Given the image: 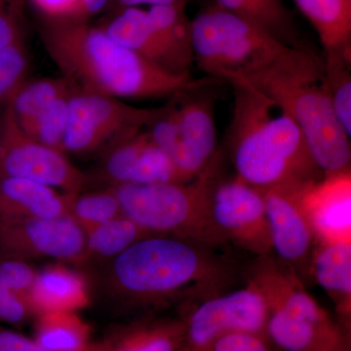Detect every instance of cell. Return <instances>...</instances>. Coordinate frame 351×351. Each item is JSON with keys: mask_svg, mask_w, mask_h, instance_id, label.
Returning <instances> with one entry per match:
<instances>
[{"mask_svg": "<svg viewBox=\"0 0 351 351\" xmlns=\"http://www.w3.org/2000/svg\"><path fill=\"white\" fill-rule=\"evenodd\" d=\"M21 0H0V49L25 39Z\"/></svg>", "mask_w": 351, "mask_h": 351, "instance_id": "cell-33", "label": "cell"}, {"mask_svg": "<svg viewBox=\"0 0 351 351\" xmlns=\"http://www.w3.org/2000/svg\"><path fill=\"white\" fill-rule=\"evenodd\" d=\"M267 304L251 280L244 288L201 300L186 316L182 351H208L219 337L228 332L265 334Z\"/></svg>", "mask_w": 351, "mask_h": 351, "instance_id": "cell-9", "label": "cell"}, {"mask_svg": "<svg viewBox=\"0 0 351 351\" xmlns=\"http://www.w3.org/2000/svg\"><path fill=\"white\" fill-rule=\"evenodd\" d=\"M299 199L316 243H351L350 169L302 184Z\"/></svg>", "mask_w": 351, "mask_h": 351, "instance_id": "cell-15", "label": "cell"}, {"mask_svg": "<svg viewBox=\"0 0 351 351\" xmlns=\"http://www.w3.org/2000/svg\"><path fill=\"white\" fill-rule=\"evenodd\" d=\"M41 39L73 89L120 99L171 97L193 82L138 56L99 25L78 17H44Z\"/></svg>", "mask_w": 351, "mask_h": 351, "instance_id": "cell-1", "label": "cell"}, {"mask_svg": "<svg viewBox=\"0 0 351 351\" xmlns=\"http://www.w3.org/2000/svg\"><path fill=\"white\" fill-rule=\"evenodd\" d=\"M216 4L258 25L285 45L304 46L293 14L283 0H216Z\"/></svg>", "mask_w": 351, "mask_h": 351, "instance_id": "cell-21", "label": "cell"}, {"mask_svg": "<svg viewBox=\"0 0 351 351\" xmlns=\"http://www.w3.org/2000/svg\"><path fill=\"white\" fill-rule=\"evenodd\" d=\"M219 80H193L189 86L173 95L179 127V147L173 163L182 181L195 180L207 167L218 151L215 105Z\"/></svg>", "mask_w": 351, "mask_h": 351, "instance_id": "cell-10", "label": "cell"}, {"mask_svg": "<svg viewBox=\"0 0 351 351\" xmlns=\"http://www.w3.org/2000/svg\"><path fill=\"white\" fill-rule=\"evenodd\" d=\"M98 25L120 45L164 71L177 75H191L152 24L147 10L130 7L112 11Z\"/></svg>", "mask_w": 351, "mask_h": 351, "instance_id": "cell-16", "label": "cell"}, {"mask_svg": "<svg viewBox=\"0 0 351 351\" xmlns=\"http://www.w3.org/2000/svg\"><path fill=\"white\" fill-rule=\"evenodd\" d=\"M184 5H154L147 11L152 24L169 44L184 68L191 73L195 63L193 54L191 20Z\"/></svg>", "mask_w": 351, "mask_h": 351, "instance_id": "cell-26", "label": "cell"}, {"mask_svg": "<svg viewBox=\"0 0 351 351\" xmlns=\"http://www.w3.org/2000/svg\"><path fill=\"white\" fill-rule=\"evenodd\" d=\"M63 263L47 265L38 270L29 295L38 315L47 311L78 313L89 304L86 277Z\"/></svg>", "mask_w": 351, "mask_h": 351, "instance_id": "cell-18", "label": "cell"}, {"mask_svg": "<svg viewBox=\"0 0 351 351\" xmlns=\"http://www.w3.org/2000/svg\"><path fill=\"white\" fill-rule=\"evenodd\" d=\"M309 276L331 298L348 332L351 315V243L315 245Z\"/></svg>", "mask_w": 351, "mask_h": 351, "instance_id": "cell-19", "label": "cell"}, {"mask_svg": "<svg viewBox=\"0 0 351 351\" xmlns=\"http://www.w3.org/2000/svg\"><path fill=\"white\" fill-rule=\"evenodd\" d=\"M301 186L261 189L269 221L272 251L298 274H309L315 237L300 202Z\"/></svg>", "mask_w": 351, "mask_h": 351, "instance_id": "cell-14", "label": "cell"}, {"mask_svg": "<svg viewBox=\"0 0 351 351\" xmlns=\"http://www.w3.org/2000/svg\"><path fill=\"white\" fill-rule=\"evenodd\" d=\"M189 0H154V5H188Z\"/></svg>", "mask_w": 351, "mask_h": 351, "instance_id": "cell-40", "label": "cell"}, {"mask_svg": "<svg viewBox=\"0 0 351 351\" xmlns=\"http://www.w3.org/2000/svg\"><path fill=\"white\" fill-rule=\"evenodd\" d=\"M29 64L25 39L0 49V108L29 78Z\"/></svg>", "mask_w": 351, "mask_h": 351, "instance_id": "cell-30", "label": "cell"}, {"mask_svg": "<svg viewBox=\"0 0 351 351\" xmlns=\"http://www.w3.org/2000/svg\"><path fill=\"white\" fill-rule=\"evenodd\" d=\"M0 175L39 182L64 193H80L92 181L66 154L27 136L9 104L0 108Z\"/></svg>", "mask_w": 351, "mask_h": 351, "instance_id": "cell-8", "label": "cell"}, {"mask_svg": "<svg viewBox=\"0 0 351 351\" xmlns=\"http://www.w3.org/2000/svg\"><path fill=\"white\" fill-rule=\"evenodd\" d=\"M71 93V90L51 101L25 132L36 142L63 154L64 141L69 123Z\"/></svg>", "mask_w": 351, "mask_h": 351, "instance_id": "cell-29", "label": "cell"}, {"mask_svg": "<svg viewBox=\"0 0 351 351\" xmlns=\"http://www.w3.org/2000/svg\"><path fill=\"white\" fill-rule=\"evenodd\" d=\"M330 98L337 119L351 135V50L323 52Z\"/></svg>", "mask_w": 351, "mask_h": 351, "instance_id": "cell-28", "label": "cell"}, {"mask_svg": "<svg viewBox=\"0 0 351 351\" xmlns=\"http://www.w3.org/2000/svg\"><path fill=\"white\" fill-rule=\"evenodd\" d=\"M317 32L323 52L351 50V0H293Z\"/></svg>", "mask_w": 351, "mask_h": 351, "instance_id": "cell-20", "label": "cell"}, {"mask_svg": "<svg viewBox=\"0 0 351 351\" xmlns=\"http://www.w3.org/2000/svg\"><path fill=\"white\" fill-rule=\"evenodd\" d=\"M0 351H48L34 338L0 325Z\"/></svg>", "mask_w": 351, "mask_h": 351, "instance_id": "cell-35", "label": "cell"}, {"mask_svg": "<svg viewBox=\"0 0 351 351\" xmlns=\"http://www.w3.org/2000/svg\"><path fill=\"white\" fill-rule=\"evenodd\" d=\"M66 214V193L39 182L0 175V226Z\"/></svg>", "mask_w": 351, "mask_h": 351, "instance_id": "cell-17", "label": "cell"}, {"mask_svg": "<svg viewBox=\"0 0 351 351\" xmlns=\"http://www.w3.org/2000/svg\"><path fill=\"white\" fill-rule=\"evenodd\" d=\"M311 351H350L348 350V337H341V338L330 341L326 345L321 346Z\"/></svg>", "mask_w": 351, "mask_h": 351, "instance_id": "cell-38", "label": "cell"}, {"mask_svg": "<svg viewBox=\"0 0 351 351\" xmlns=\"http://www.w3.org/2000/svg\"><path fill=\"white\" fill-rule=\"evenodd\" d=\"M0 254L27 261L54 258L84 265L86 237L69 214L0 226Z\"/></svg>", "mask_w": 351, "mask_h": 351, "instance_id": "cell-12", "label": "cell"}, {"mask_svg": "<svg viewBox=\"0 0 351 351\" xmlns=\"http://www.w3.org/2000/svg\"><path fill=\"white\" fill-rule=\"evenodd\" d=\"M228 83L233 107L226 143L237 177L262 189L301 186L322 178L294 120L246 83Z\"/></svg>", "mask_w": 351, "mask_h": 351, "instance_id": "cell-3", "label": "cell"}, {"mask_svg": "<svg viewBox=\"0 0 351 351\" xmlns=\"http://www.w3.org/2000/svg\"><path fill=\"white\" fill-rule=\"evenodd\" d=\"M237 80L274 101L294 120L324 174L350 169V136L332 108L322 55L306 45L286 47L269 63Z\"/></svg>", "mask_w": 351, "mask_h": 351, "instance_id": "cell-4", "label": "cell"}, {"mask_svg": "<svg viewBox=\"0 0 351 351\" xmlns=\"http://www.w3.org/2000/svg\"><path fill=\"white\" fill-rule=\"evenodd\" d=\"M186 339L184 319L138 322L108 339L119 351H182Z\"/></svg>", "mask_w": 351, "mask_h": 351, "instance_id": "cell-23", "label": "cell"}, {"mask_svg": "<svg viewBox=\"0 0 351 351\" xmlns=\"http://www.w3.org/2000/svg\"><path fill=\"white\" fill-rule=\"evenodd\" d=\"M110 0H80L78 18L89 20L107 10Z\"/></svg>", "mask_w": 351, "mask_h": 351, "instance_id": "cell-37", "label": "cell"}, {"mask_svg": "<svg viewBox=\"0 0 351 351\" xmlns=\"http://www.w3.org/2000/svg\"><path fill=\"white\" fill-rule=\"evenodd\" d=\"M214 250L193 240L149 235L108 262V293L132 308L221 294L234 280L235 272Z\"/></svg>", "mask_w": 351, "mask_h": 351, "instance_id": "cell-2", "label": "cell"}, {"mask_svg": "<svg viewBox=\"0 0 351 351\" xmlns=\"http://www.w3.org/2000/svg\"><path fill=\"white\" fill-rule=\"evenodd\" d=\"M223 154L193 181L147 186H112L122 212L149 234L193 240L207 246H225L212 216V195L221 179Z\"/></svg>", "mask_w": 351, "mask_h": 351, "instance_id": "cell-5", "label": "cell"}, {"mask_svg": "<svg viewBox=\"0 0 351 351\" xmlns=\"http://www.w3.org/2000/svg\"><path fill=\"white\" fill-rule=\"evenodd\" d=\"M36 316L38 313L29 297L0 283V323L21 327Z\"/></svg>", "mask_w": 351, "mask_h": 351, "instance_id": "cell-31", "label": "cell"}, {"mask_svg": "<svg viewBox=\"0 0 351 351\" xmlns=\"http://www.w3.org/2000/svg\"><path fill=\"white\" fill-rule=\"evenodd\" d=\"M191 36L198 68L226 82L248 75L290 47L216 3L191 20Z\"/></svg>", "mask_w": 351, "mask_h": 351, "instance_id": "cell-6", "label": "cell"}, {"mask_svg": "<svg viewBox=\"0 0 351 351\" xmlns=\"http://www.w3.org/2000/svg\"><path fill=\"white\" fill-rule=\"evenodd\" d=\"M212 216L219 234L258 257L272 252L262 189L235 176L221 178L212 195Z\"/></svg>", "mask_w": 351, "mask_h": 351, "instance_id": "cell-11", "label": "cell"}, {"mask_svg": "<svg viewBox=\"0 0 351 351\" xmlns=\"http://www.w3.org/2000/svg\"><path fill=\"white\" fill-rule=\"evenodd\" d=\"M71 90L64 76L27 78L9 101V107L18 125L25 132L51 101Z\"/></svg>", "mask_w": 351, "mask_h": 351, "instance_id": "cell-25", "label": "cell"}, {"mask_svg": "<svg viewBox=\"0 0 351 351\" xmlns=\"http://www.w3.org/2000/svg\"><path fill=\"white\" fill-rule=\"evenodd\" d=\"M87 351H119L108 339L101 343H93Z\"/></svg>", "mask_w": 351, "mask_h": 351, "instance_id": "cell-39", "label": "cell"}, {"mask_svg": "<svg viewBox=\"0 0 351 351\" xmlns=\"http://www.w3.org/2000/svg\"><path fill=\"white\" fill-rule=\"evenodd\" d=\"M23 1H25V0H23Z\"/></svg>", "mask_w": 351, "mask_h": 351, "instance_id": "cell-41", "label": "cell"}, {"mask_svg": "<svg viewBox=\"0 0 351 351\" xmlns=\"http://www.w3.org/2000/svg\"><path fill=\"white\" fill-rule=\"evenodd\" d=\"M44 17H77L80 0H32Z\"/></svg>", "mask_w": 351, "mask_h": 351, "instance_id": "cell-36", "label": "cell"}, {"mask_svg": "<svg viewBox=\"0 0 351 351\" xmlns=\"http://www.w3.org/2000/svg\"><path fill=\"white\" fill-rule=\"evenodd\" d=\"M265 334L233 332L219 337L208 351H276Z\"/></svg>", "mask_w": 351, "mask_h": 351, "instance_id": "cell-34", "label": "cell"}, {"mask_svg": "<svg viewBox=\"0 0 351 351\" xmlns=\"http://www.w3.org/2000/svg\"><path fill=\"white\" fill-rule=\"evenodd\" d=\"M38 270L24 258L0 256V283L29 297Z\"/></svg>", "mask_w": 351, "mask_h": 351, "instance_id": "cell-32", "label": "cell"}, {"mask_svg": "<svg viewBox=\"0 0 351 351\" xmlns=\"http://www.w3.org/2000/svg\"><path fill=\"white\" fill-rule=\"evenodd\" d=\"M96 179L107 186L184 182L169 156L143 130L105 152Z\"/></svg>", "mask_w": 351, "mask_h": 351, "instance_id": "cell-13", "label": "cell"}, {"mask_svg": "<svg viewBox=\"0 0 351 351\" xmlns=\"http://www.w3.org/2000/svg\"><path fill=\"white\" fill-rule=\"evenodd\" d=\"M34 339L48 351H87L91 327L77 311H47L34 319Z\"/></svg>", "mask_w": 351, "mask_h": 351, "instance_id": "cell-22", "label": "cell"}, {"mask_svg": "<svg viewBox=\"0 0 351 351\" xmlns=\"http://www.w3.org/2000/svg\"><path fill=\"white\" fill-rule=\"evenodd\" d=\"M66 195L68 214L85 232L124 215L112 186Z\"/></svg>", "mask_w": 351, "mask_h": 351, "instance_id": "cell-27", "label": "cell"}, {"mask_svg": "<svg viewBox=\"0 0 351 351\" xmlns=\"http://www.w3.org/2000/svg\"><path fill=\"white\" fill-rule=\"evenodd\" d=\"M149 235L151 234L125 215L101 223L85 232V265L89 263L110 262L138 240Z\"/></svg>", "mask_w": 351, "mask_h": 351, "instance_id": "cell-24", "label": "cell"}, {"mask_svg": "<svg viewBox=\"0 0 351 351\" xmlns=\"http://www.w3.org/2000/svg\"><path fill=\"white\" fill-rule=\"evenodd\" d=\"M160 110L161 107L136 108L114 97L71 88L64 154L106 152L144 130Z\"/></svg>", "mask_w": 351, "mask_h": 351, "instance_id": "cell-7", "label": "cell"}]
</instances>
